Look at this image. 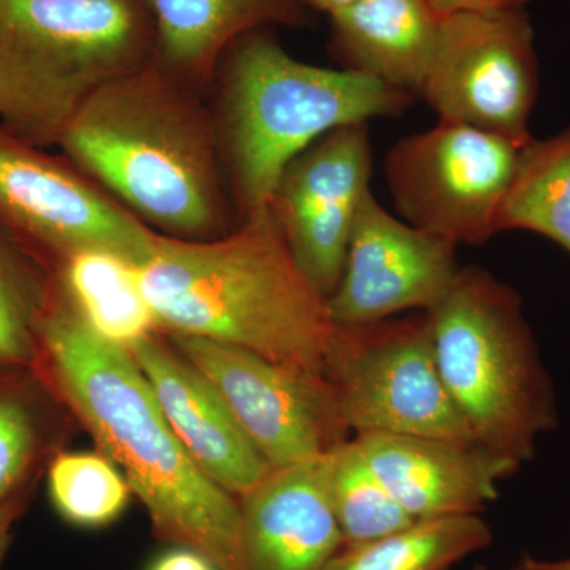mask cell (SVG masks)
Instances as JSON below:
<instances>
[{"mask_svg":"<svg viewBox=\"0 0 570 570\" xmlns=\"http://www.w3.org/2000/svg\"><path fill=\"white\" fill-rule=\"evenodd\" d=\"M39 343L63 400L140 498L154 532L223 570H247L239 502L190 459L129 348L94 335L56 285Z\"/></svg>","mask_w":570,"mask_h":570,"instance_id":"obj_1","label":"cell"},{"mask_svg":"<svg viewBox=\"0 0 570 570\" xmlns=\"http://www.w3.org/2000/svg\"><path fill=\"white\" fill-rule=\"evenodd\" d=\"M56 146L157 234L208 239L236 227L213 105L154 61L94 94Z\"/></svg>","mask_w":570,"mask_h":570,"instance_id":"obj_2","label":"cell"},{"mask_svg":"<svg viewBox=\"0 0 570 570\" xmlns=\"http://www.w3.org/2000/svg\"><path fill=\"white\" fill-rule=\"evenodd\" d=\"M137 272L157 330L247 348L325 379L337 325L269 208L216 238L157 234Z\"/></svg>","mask_w":570,"mask_h":570,"instance_id":"obj_3","label":"cell"},{"mask_svg":"<svg viewBox=\"0 0 570 570\" xmlns=\"http://www.w3.org/2000/svg\"><path fill=\"white\" fill-rule=\"evenodd\" d=\"M213 100L236 219L269 208L288 164L337 127L403 115L415 99L348 69L299 61L268 32L246 33L217 67Z\"/></svg>","mask_w":570,"mask_h":570,"instance_id":"obj_4","label":"cell"},{"mask_svg":"<svg viewBox=\"0 0 570 570\" xmlns=\"http://www.w3.org/2000/svg\"><path fill=\"white\" fill-rule=\"evenodd\" d=\"M153 56L142 0H0V127L56 146L94 94Z\"/></svg>","mask_w":570,"mask_h":570,"instance_id":"obj_5","label":"cell"},{"mask_svg":"<svg viewBox=\"0 0 570 570\" xmlns=\"http://www.w3.org/2000/svg\"><path fill=\"white\" fill-rule=\"evenodd\" d=\"M426 316L439 373L475 439L523 466L558 407L519 294L464 266Z\"/></svg>","mask_w":570,"mask_h":570,"instance_id":"obj_6","label":"cell"},{"mask_svg":"<svg viewBox=\"0 0 570 570\" xmlns=\"http://www.w3.org/2000/svg\"><path fill=\"white\" fill-rule=\"evenodd\" d=\"M325 381L355 434L478 441L439 373L426 313L337 325Z\"/></svg>","mask_w":570,"mask_h":570,"instance_id":"obj_7","label":"cell"},{"mask_svg":"<svg viewBox=\"0 0 570 570\" xmlns=\"http://www.w3.org/2000/svg\"><path fill=\"white\" fill-rule=\"evenodd\" d=\"M524 146L464 124L439 121L390 149V194L407 224L455 245H480L498 234L499 209Z\"/></svg>","mask_w":570,"mask_h":570,"instance_id":"obj_8","label":"cell"},{"mask_svg":"<svg viewBox=\"0 0 570 570\" xmlns=\"http://www.w3.org/2000/svg\"><path fill=\"white\" fill-rule=\"evenodd\" d=\"M538 91L534 31L523 9L442 18L420 91L441 121L528 145Z\"/></svg>","mask_w":570,"mask_h":570,"instance_id":"obj_9","label":"cell"},{"mask_svg":"<svg viewBox=\"0 0 570 570\" xmlns=\"http://www.w3.org/2000/svg\"><path fill=\"white\" fill-rule=\"evenodd\" d=\"M0 127V224L56 261L111 250L140 265L157 232L71 164Z\"/></svg>","mask_w":570,"mask_h":570,"instance_id":"obj_10","label":"cell"},{"mask_svg":"<svg viewBox=\"0 0 570 570\" xmlns=\"http://www.w3.org/2000/svg\"><path fill=\"white\" fill-rule=\"evenodd\" d=\"M171 346L212 382L273 469L348 441L351 430L325 379L205 337L171 336Z\"/></svg>","mask_w":570,"mask_h":570,"instance_id":"obj_11","label":"cell"},{"mask_svg":"<svg viewBox=\"0 0 570 570\" xmlns=\"http://www.w3.org/2000/svg\"><path fill=\"white\" fill-rule=\"evenodd\" d=\"M373 175L367 122L325 134L285 167L269 212L296 265L328 299L343 276L356 212Z\"/></svg>","mask_w":570,"mask_h":570,"instance_id":"obj_12","label":"cell"},{"mask_svg":"<svg viewBox=\"0 0 570 570\" xmlns=\"http://www.w3.org/2000/svg\"><path fill=\"white\" fill-rule=\"evenodd\" d=\"M456 246L396 219L370 190L356 212L343 276L326 299L332 321L356 326L426 313L459 275Z\"/></svg>","mask_w":570,"mask_h":570,"instance_id":"obj_13","label":"cell"},{"mask_svg":"<svg viewBox=\"0 0 570 570\" xmlns=\"http://www.w3.org/2000/svg\"><path fill=\"white\" fill-rule=\"evenodd\" d=\"M367 464L412 519L480 515L521 464L478 441L355 434Z\"/></svg>","mask_w":570,"mask_h":570,"instance_id":"obj_14","label":"cell"},{"mask_svg":"<svg viewBox=\"0 0 570 570\" xmlns=\"http://www.w3.org/2000/svg\"><path fill=\"white\" fill-rule=\"evenodd\" d=\"M168 425L198 469L242 499L272 471L212 384L157 333L129 347Z\"/></svg>","mask_w":570,"mask_h":570,"instance_id":"obj_15","label":"cell"},{"mask_svg":"<svg viewBox=\"0 0 570 570\" xmlns=\"http://www.w3.org/2000/svg\"><path fill=\"white\" fill-rule=\"evenodd\" d=\"M247 570H324L344 547L325 453L275 468L239 499Z\"/></svg>","mask_w":570,"mask_h":570,"instance_id":"obj_16","label":"cell"},{"mask_svg":"<svg viewBox=\"0 0 570 570\" xmlns=\"http://www.w3.org/2000/svg\"><path fill=\"white\" fill-rule=\"evenodd\" d=\"M153 24V61L206 91L225 52L246 33L309 22L298 0H142Z\"/></svg>","mask_w":570,"mask_h":570,"instance_id":"obj_17","label":"cell"},{"mask_svg":"<svg viewBox=\"0 0 570 570\" xmlns=\"http://www.w3.org/2000/svg\"><path fill=\"white\" fill-rule=\"evenodd\" d=\"M330 21L346 69L420 96L441 26L428 0H355Z\"/></svg>","mask_w":570,"mask_h":570,"instance_id":"obj_18","label":"cell"},{"mask_svg":"<svg viewBox=\"0 0 570 570\" xmlns=\"http://www.w3.org/2000/svg\"><path fill=\"white\" fill-rule=\"evenodd\" d=\"M56 291L94 335L129 348L159 332L142 295L137 265L105 249H86L58 262Z\"/></svg>","mask_w":570,"mask_h":570,"instance_id":"obj_19","label":"cell"},{"mask_svg":"<svg viewBox=\"0 0 570 570\" xmlns=\"http://www.w3.org/2000/svg\"><path fill=\"white\" fill-rule=\"evenodd\" d=\"M491 542L493 531L480 515L422 519L373 542L343 547L324 570H449Z\"/></svg>","mask_w":570,"mask_h":570,"instance_id":"obj_20","label":"cell"},{"mask_svg":"<svg viewBox=\"0 0 570 570\" xmlns=\"http://www.w3.org/2000/svg\"><path fill=\"white\" fill-rule=\"evenodd\" d=\"M528 230L570 255V124L560 134L524 146L498 214V234Z\"/></svg>","mask_w":570,"mask_h":570,"instance_id":"obj_21","label":"cell"},{"mask_svg":"<svg viewBox=\"0 0 570 570\" xmlns=\"http://www.w3.org/2000/svg\"><path fill=\"white\" fill-rule=\"evenodd\" d=\"M325 480L344 547L373 542L415 521L385 489L355 439L325 453Z\"/></svg>","mask_w":570,"mask_h":570,"instance_id":"obj_22","label":"cell"},{"mask_svg":"<svg viewBox=\"0 0 570 570\" xmlns=\"http://www.w3.org/2000/svg\"><path fill=\"white\" fill-rule=\"evenodd\" d=\"M31 247L0 224V365L24 366L39 354V325L55 283L41 277Z\"/></svg>","mask_w":570,"mask_h":570,"instance_id":"obj_23","label":"cell"},{"mask_svg":"<svg viewBox=\"0 0 570 570\" xmlns=\"http://www.w3.org/2000/svg\"><path fill=\"white\" fill-rule=\"evenodd\" d=\"M48 482L62 519L82 528L112 523L134 494L122 472L100 452L61 453L52 460Z\"/></svg>","mask_w":570,"mask_h":570,"instance_id":"obj_24","label":"cell"},{"mask_svg":"<svg viewBox=\"0 0 570 570\" xmlns=\"http://www.w3.org/2000/svg\"><path fill=\"white\" fill-rule=\"evenodd\" d=\"M39 420L17 390L0 387V504L10 501L39 449Z\"/></svg>","mask_w":570,"mask_h":570,"instance_id":"obj_25","label":"cell"},{"mask_svg":"<svg viewBox=\"0 0 570 570\" xmlns=\"http://www.w3.org/2000/svg\"><path fill=\"white\" fill-rule=\"evenodd\" d=\"M439 18L466 11H499L523 9L527 0H428Z\"/></svg>","mask_w":570,"mask_h":570,"instance_id":"obj_26","label":"cell"},{"mask_svg":"<svg viewBox=\"0 0 570 570\" xmlns=\"http://www.w3.org/2000/svg\"><path fill=\"white\" fill-rule=\"evenodd\" d=\"M149 570H223L214 564L205 554L198 553L186 547H175L174 550L165 551Z\"/></svg>","mask_w":570,"mask_h":570,"instance_id":"obj_27","label":"cell"},{"mask_svg":"<svg viewBox=\"0 0 570 570\" xmlns=\"http://www.w3.org/2000/svg\"><path fill=\"white\" fill-rule=\"evenodd\" d=\"M20 499L11 498L10 501L0 504V562H2L7 549H9L11 530H13L14 521L20 517Z\"/></svg>","mask_w":570,"mask_h":570,"instance_id":"obj_28","label":"cell"},{"mask_svg":"<svg viewBox=\"0 0 570 570\" xmlns=\"http://www.w3.org/2000/svg\"><path fill=\"white\" fill-rule=\"evenodd\" d=\"M513 570H570V558L568 560L543 561L538 558L523 557Z\"/></svg>","mask_w":570,"mask_h":570,"instance_id":"obj_29","label":"cell"},{"mask_svg":"<svg viewBox=\"0 0 570 570\" xmlns=\"http://www.w3.org/2000/svg\"><path fill=\"white\" fill-rule=\"evenodd\" d=\"M306 9H314L318 11H325L326 14L336 13V11L346 9L355 0H298Z\"/></svg>","mask_w":570,"mask_h":570,"instance_id":"obj_30","label":"cell"},{"mask_svg":"<svg viewBox=\"0 0 570 570\" xmlns=\"http://www.w3.org/2000/svg\"><path fill=\"white\" fill-rule=\"evenodd\" d=\"M472 570H489V568H487V566H475Z\"/></svg>","mask_w":570,"mask_h":570,"instance_id":"obj_31","label":"cell"}]
</instances>
